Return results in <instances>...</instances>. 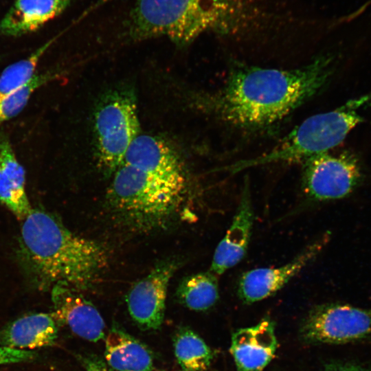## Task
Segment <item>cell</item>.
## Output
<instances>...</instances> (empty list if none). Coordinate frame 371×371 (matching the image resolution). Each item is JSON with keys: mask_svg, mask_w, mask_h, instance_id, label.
<instances>
[{"mask_svg": "<svg viewBox=\"0 0 371 371\" xmlns=\"http://www.w3.org/2000/svg\"><path fill=\"white\" fill-rule=\"evenodd\" d=\"M333 69L328 58L286 70L241 66L231 72L219 91L203 98L201 103L235 126H268L316 94L330 79Z\"/></svg>", "mask_w": 371, "mask_h": 371, "instance_id": "obj_1", "label": "cell"}, {"mask_svg": "<svg viewBox=\"0 0 371 371\" xmlns=\"http://www.w3.org/2000/svg\"><path fill=\"white\" fill-rule=\"evenodd\" d=\"M323 243L307 246L291 262L278 267L256 268L244 273L238 284V293L246 303L265 299L280 290L318 254Z\"/></svg>", "mask_w": 371, "mask_h": 371, "instance_id": "obj_10", "label": "cell"}, {"mask_svg": "<svg viewBox=\"0 0 371 371\" xmlns=\"http://www.w3.org/2000/svg\"><path fill=\"white\" fill-rule=\"evenodd\" d=\"M308 341L345 344L371 337V308L348 304L320 305L311 311L302 327Z\"/></svg>", "mask_w": 371, "mask_h": 371, "instance_id": "obj_8", "label": "cell"}, {"mask_svg": "<svg viewBox=\"0 0 371 371\" xmlns=\"http://www.w3.org/2000/svg\"><path fill=\"white\" fill-rule=\"evenodd\" d=\"M139 131L137 103L133 91L118 89L106 95L94 116L96 157L105 174L114 173L122 164Z\"/></svg>", "mask_w": 371, "mask_h": 371, "instance_id": "obj_6", "label": "cell"}, {"mask_svg": "<svg viewBox=\"0 0 371 371\" xmlns=\"http://www.w3.org/2000/svg\"><path fill=\"white\" fill-rule=\"evenodd\" d=\"M86 371H115L102 358L94 355L82 359Z\"/></svg>", "mask_w": 371, "mask_h": 371, "instance_id": "obj_23", "label": "cell"}, {"mask_svg": "<svg viewBox=\"0 0 371 371\" xmlns=\"http://www.w3.org/2000/svg\"><path fill=\"white\" fill-rule=\"evenodd\" d=\"M254 218L249 189L246 184L232 224L215 249L210 271L221 275L243 260L249 243Z\"/></svg>", "mask_w": 371, "mask_h": 371, "instance_id": "obj_12", "label": "cell"}, {"mask_svg": "<svg viewBox=\"0 0 371 371\" xmlns=\"http://www.w3.org/2000/svg\"><path fill=\"white\" fill-rule=\"evenodd\" d=\"M53 41L54 39L50 40L27 58L14 63L4 69L0 75V98L23 87L33 78L39 60Z\"/></svg>", "mask_w": 371, "mask_h": 371, "instance_id": "obj_21", "label": "cell"}, {"mask_svg": "<svg viewBox=\"0 0 371 371\" xmlns=\"http://www.w3.org/2000/svg\"><path fill=\"white\" fill-rule=\"evenodd\" d=\"M52 301V315L57 323L67 326L74 333L90 341L96 342L105 337V324L100 313L76 289L54 286Z\"/></svg>", "mask_w": 371, "mask_h": 371, "instance_id": "obj_11", "label": "cell"}, {"mask_svg": "<svg viewBox=\"0 0 371 371\" xmlns=\"http://www.w3.org/2000/svg\"><path fill=\"white\" fill-rule=\"evenodd\" d=\"M52 78L50 73L35 74L19 89L0 98V124L18 115L27 104L33 92Z\"/></svg>", "mask_w": 371, "mask_h": 371, "instance_id": "obj_22", "label": "cell"}, {"mask_svg": "<svg viewBox=\"0 0 371 371\" xmlns=\"http://www.w3.org/2000/svg\"><path fill=\"white\" fill-rule=\"evenodd\" d=\"M371 103V93L352 99L341 106L306 119L270 151L226 168L232 172L273 162L304 161L340 144L363 121L360 111Z\"/></svg>", "mask_w": 371, "mask_h": 371, "instance_id": "obj_5", "label": "cell"}, {"mask_svg": "<svg viewBox=\"0 0 371 371\" xmlns=\"http://www.w3.org/2000/svg\"><path fill=\"white\" fill-rule=\"evenodd\" d=\"M177 267L175 260L163 261L129 290L128 312L143 329H157L161 325L168 283Z\"/></svg>", "mask_w": 371, "mask_h": 371, "instance_id": "obj_9", "label": "cell"}, {"mask_svg": "<svg viewBox=\"0 0 371 371\" xmlns=\"http://www.w3.org/2000/svg\"><path fill=\"white\" fill-rule=\"evenodd\" d=\"M177 296L182 304L191 310L209 309L219 297L216 275L209 271L187 276L179 284Z\"/></svg>", "mask_w": 371, "mask_h": 371, "instance_id": "obj_19", "label": "cell"}, {"mask_svg": "<svg viewBox=\"0 0 371 371\" xmlns=\"http://www.w3.org/2000/svg\"><path fill=\"white\" fill-rule=\"evenodd\" d=\"M0 201L23 221L32 212L25 189V171L9 141L0 137Z\"/></svg>", "mask_w": 371, "mask_h": 371, "instance_id": "obj_17", "label": "cell"}, {"mask_svg": "<svg viewBox=\"0 0 371 371\" xmlns=\"http://www.w3.org/2000/svg\"><path fill=\"white\" fill-rule=\"evenodd\" d=\"M122 164L164 177H186L175 151L164 140L138 135L129 146Z\"/></svg>", "mask_w": 371, "mask_h": 371, "instance_id": "obj_14", "label": "cell"}, {"mask_svg": "<svg viewBox=\"0 0 371 371\" xmlns=\"http://www.w3.org/2000/svg\"><path fill=\"white\" fill-rule=\"evenodd\" d=\"M57 333L52 313H34L8 324L0 334V343L2 346L30 350L52 345Z\"/></svg>", "mask_w": 371, "mask_h": 371, "instance_id": "obj_16", "label": "cell"}, {"mask_svg": "<svg viewBox=\"0 0 371 371\" xmlns=\"http://www.w3.org/2000/svg\"><path fill=\"white\" fill-rule=\"evenodd\" d=\"M277 344L269 319L238 330L232 335L230 347L238 371H262L273 358Z\"/></svg>", "mask_w": 371, "mask_h": 371, "instance_id": "obj_13", "label": "cell"}, {"mask_svg": "<svg viewBox=\"0 0 371 371\" xmlns=\"http://www.w3.org/2000/svg\"><path fill=\"white\" fill-rule=\"evenodd\" d=\"M302 187L305 194L315 201H326L347 196L361 178L359 164L350 153L337 155L328 152L304 161Z\"/></svg>", "mask_w": 371, "mask_h": 371, "instance_id": "obj_7", "label": "cell"}, {"mask_svg": "<svg viewBox=\"0 0 371 371\" xmlns=\"http://www.w3.org/2000/svg\"><path fill=\"white\" fill-rule=\"evenodd\" d=\"M186 177H164L122 164L114 172L107 192L113 212L137 229H152L166 223L183 202Z\"/></svg>", "mask_w": 371, "mask_h": 371, "instance_id": "obj_4", "label": "cell"}, {"mask_svg": "<svg viewBox=\"0 0 371 371\" xmlns=\"http://www.w3.org/2000/svg\"><path fill=\"white\" fill-rule=\"evenodd\" d=\"M177 362L185 371H203L210 365L212 352L204 341L192 330L181 328L173 339Z\"/></svg>", "mask_w": 371, "mask_h": 371, "instance_id": "obj_20", "label": "cell"}, {"mask_svg": "<svg viewBox=\"0 0 371 371\" xmlns=\"http://www.w3.org/2000/svg\"><path fill=\"white\" fill-rule=\"evenodd\" d=\"M105 358L115 371H153L150 351L117 326H113L106 336Z\"/></svg>", "mask_w": 371, "mask_h": 371, "instance_id": "obj_18", "label": "cell"}, {"mask_svg": "<svg viewBox=\"0 0 371 371\" xmlns=\"http://www.w3.org/2000/svg\"><path fill=\"white\" fill-rule=\"evenodd\" d=\"M258 14L249 0H136L129 30L135 39L165 36L185 45L205 30L243 29Z\"/></svg>", "mask_w": 371, "mask_h": 371, "instance_id": "obj_3", "label": "cell"}, {"mask_svg": "<svg viewBox=\"0 0 371 371\" xmlns=\"http://www.w3.org/2000/svg\"><path fill=\"white\" fill-rule=\"evenodd\" d=\"M21 240L28 263L43 286L85 289L107 265L102 246L71 232L41 210L32 209L23 221Z\"/></svg>", "mask_w": 371, "mask_h": 371, "instance_id": "obj_2", "label": "cell"}, {"mask_svg": "<svg viewBox=\"0 0 371 371\" xmlns=\"http://www.w3.org/2000/svg\"><path fill=\"white\" fill-rule=\"evenodd\" d=\"M325 371H371V369L354 363H341L330 365Z\"/></svg>", "mask_w": 371, "mask_h": 371, "instance_id": "obj_24", "label": "cell"}, {"mask_svg": "<svg viewBox=\"0 0 371 371\" xmlns=\"http://www.w3.org/2000/svg\"><path fill=\"white\" fill-rule=\"evenodd\" d=\"M72 0H16L0 22V34L20 36L36 31L61 14Z\"/></svg>", "mask_w": 371, "mask_h": 371, "instance_id": "obj_15", "label": "cell"}]
</instances>
